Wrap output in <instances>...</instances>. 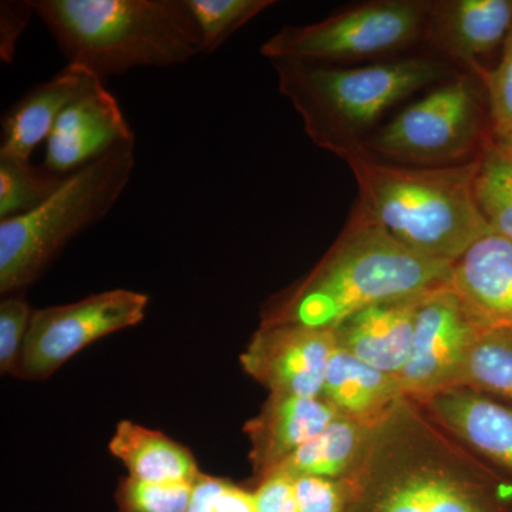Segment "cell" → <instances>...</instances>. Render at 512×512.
Listing matches in <instances>:
<instances>
[{
    "label": "cell",
    "instance_id": "9a60e30c",
    "mask_svg": "<svg viewBox=\"0 0 512 512\" xmlns=\"http://www.w3.org/2000/svg\"><path fill=\"white\" fill-rule=\"evenodd\" d=\"M461 443L512 478V406L467 387L417 400Z\"/></svg>",
    "mask_w": 512,
    "mask_h": 512
},
{
    "label": "cell",
    "instance_id": "4316f807",
    "mask_svg": "<svg viewBox=\"0 0 512 512\" xmlns=\"http://www.w3.org/2000/svg\"><path fill=\"white\" fill-rule=\"evenodd\" d=\"M255 491L228 478L200 473L191 484L187 512H255Z\"/></svg>",
    "mask_w": 512,
    "mask_h": 512
},
{
    "label": "cell",
    "instance_id": "d6a6232c",
    "mask_svg": "<svg viewBox=\"0 0 512 512\" xmlns=\"http://www.w3.org/2000/svg\"><path fill=\"white\" fill-rule=\"evenodd\" d=\"M495 143L512 151V126H493Z\"/></svg>",
    "mask_w": 512,
    "mask_h": 512
},
{
    "label": "cell",
    "instance_id": "f546056e",
    "mask_svg": "<svg viewBox=\"0 0 512 512\" xmlns=\"http://www.w3.org/2000/svg\"><path fill=\"white\" fill-rule=\"evenodd\" d=\"M348 498L346 480L295 477L296 512H346Z\"/></svg>",
    "mask_w": 512,
    "mask_h": 512
},
{
    "label": "cell",
    "instance_id": "2e32d148",
    "mask_svg": "<svg viewBox=\"0 0 512 512\" xmlns=\"http://www.w3.org/2000/svg\"><path fill=\"white\" fill-rule=\"evenodd\" d=\"M448 286L485 329H512V242L487 232L451 264Z\"/></svg>",
    "mask_w": 512,
    "mask_h": 512
},
{
    "label": "cell",
    "instance_id": "83f0119b",
    "mask_svg": "<svg viewBox=\"0 0 512 512\" xmlns=\"http://www.w3.org/2000/svg\"><path fill=\"white\" fill-rule=\"evenodd\" d=\"M33 309L23 293H13L0 302V372L15 375L25 346Z\"/></svg>",
    "mask_w": 512,
    "mask_h": 512
},
{
    "label": "cell",
    "instance_id": "277c9868",
    "mask_svg": "<svg viewBox=\"0 0 512 512\" xmlns=\"http://www.w3.org/2000/svg\"><path fill=\"white\" fill-rule=\"evenodd\" d=\"M67 66L104 82L138 69H168L202 55L185 0H30Z\"/></svg>",
    "mask_w": 512,
    "mask_h": 512
},
{
    "label": "cell",
    "instance_id": "52a82bcc",
    "mask_svg": "<svg viewBox=\"0 0 512 512\" xmlns=\"http://www.w3.org/2000/svg\"><path fill=\"white\" fill-rule=\"evenodd\" d=\"M430 9L424 0L360 3L311 25L285 26L261 46V55L330 66L393 55L426 36Z\"/></svg>",
    "mask_w": 512,
    "mask_h": 512
},
{
    "label": "cell",
    "instance_id": "7c38bea8",
    "mask_svg": "<svg viewBox=\"0 0 512 512\" xmlns=\"http://www.w3.org/2000/svg\"><path fill=\"white\" fill-rule=\"evenodd\" d=\"M136 143L114 94L96 80L72 101L46 141L43 165L70 175L94 163L117 147Z\"/></svg>",
    "mask_w": 512,
    "mask_h": 512
},
{
    "label": "cell",
    "instance_id": "44dd1931",
    "mask_svg": "<svg viewBox=\"0 0 512 512\" xmlns=\"http://www.w3.org/2000/svg\"><path fill=\"white\" fill-rule=\"evenodd\" d=\"M373 420L336 417L315 439L303 444L278 470L289 476L348 480L357 466Z\"/></svg>",
    "mask_w": 512,
    "mask_h": 512
},
{
    "label": "cell",
    "instance_id": "d4e9b609",
    "mask_svg": "<svg viewBox=\"0 0 512 512\" xmlns=\"http://www.w3.org/2000/svg\"><path fill=\"white\" fill-rule=\"evenodd\" d=\"M201 36L202 55L217 52L256 16L275 5L272 0H185Z\"/></svg>",
    "mask_w": 512,
    "mask_h": 512
},
{
    "label": "cell",
    "instance_id": "1f68e13d",
    "mask_svg": "<svg viewBox=\"0 0 512 512\" xmlns=\"http://www.w3.org/2000/svg\"><path fill=\"white\" fill-rule=\"evenodd\" d=\"M255 500V512H296L295 478L275 470L256 483Z\"/></svg>",
    "mask_w": 512,
    "mask_h": 512
},
{
    "label": "cell",
    "instance_id": "d6986e66",
    "mask_svg": "<svg viewBox=\"0 0 512 512\" xmlns=\"http://www.w3.org/2000/svg\"><path fill=\"white\" fill-rule=\"evenodd\" d=\"M109 450L127 468L128 476L144 483L192 484L201 473L190 448L134 421L117 424Z\"/></svg>",
    "mask_w": 512,
    "mask_h": 512
},
{
    "label": "cell",
    "instance_id": "8992f818",
    "mask_svg": "<svg viewBox=\"0 0 512 512\" xmlns=\"http://www.w3.org/2000/svg\"><path fill=\"white\" fill-rule=\"evenodd\" d=\"M134 167V144L117 147L67 175L62 187L36 210L0 221V293H22L35 284L74 238L113 210Z\"/></svg>",
    "mask_w": 512,
    "mask_h": 512
},
{
    "label": "cell",
    "instance_id": "4fadbf2b",
    "mask_svg": "<svg viewBox=\"0 0 512 512\" xmlns=\"http://www.w3.org/2000/svg\"><path fill=\"white\" fill-rule=\"evenodd\" d=\"M336 417L339 414L322 397L269 394L258 414L244 426L256 483L278 470Z\"/></svg>",
    "mask_w": 512,
    "mask_h": 512
},
{
    "label": "cell",
    "instance_id": "30bf717a",
    "mask_svg": "<svg viewBox=\"0 0 512 512\" xmlns=\"http://www.w3.org/2000/svg\"><path fill=\"white\" fill-rule=\"evenodd\" d=\"M483 329L448 284L426 293L417 309L409 359L397 376L404 396L423 400L460 386L468 353Z\"/></svg>",
    "mask_w": 512,
    "mask_h": 512
},
{
    "label": "cell",
    "instance_id": "3957f363",
    "mask_svg": "<svg viewBox=\"0 0 512 512\" xmlns=\"http://www.w3.org/2000/svg\"><path fill=\"white\" fill-rule=\"evenodd\" d=\"M349 165L359 204L403 245L453 264L491 231L478 210L474 180L478 157L444 167L383 163L365 147L340 153Z\"/></svg>",
    "mask_w": 512,
    "mask_h": 512
},
{
    "label": "cell",
    "instance_id": "6da1fadb",
    "mask_svg": "<svg viewBox=\"0 0 512 512\" xmlns=\"http://www.w3.org/2000/svg\"><path fill=\"white\" fill-rule=\"evenodd\" d=\"M346 512H512V478L403 396L370 424Z\"/></svg>",
    "mask_w": 512,
    "mask_h": 512
},
{
    "label": "cell",
    "instance_id": "5bb4252c",
    "mask_svg": "<svg viewBox=\"0 0 512 512\" xmlns=\"http://www.w3.org/2000/svg\"><path fill=\"white\" fill-rule=\"evenodd\" d=\"M512 28V0L431 2L426 36L443 55L478 77L481 60L505 42Z\"/></svg>",
    "mask_w": 512,
    "mask_h": 512
},
{
    "label": "cell",
    "instance_id": "8fae6325",
    "mask_svg": "<svg viewBox=\"0 0 512 512\" xmlns=\"http://www.w3.org/2000/svg\"><path fill=\"white\" fill-rule=\"evenodd\" d=\"M335 346L333 329L261 323L239 360L269 394L320 397Z\"/></svg>",
    "mask_w": 512,
    "mask_h": 512
},
{
    "label": "cell",
    "instance_id": "ffe728a7",
    "mask_svg": "<svg viewBox=\"0 0 512 512\" xmlns=\"http://www.w3.org/2000/svg\"><path fill=\"white\" fill-rule=\"evenodd\" d=\"M403 396L399 377L367 365L335 346L320 397L339 416L375 420Z\"/></svg>",
    "mask_w": 512,
    "mask_h": 512
},
{
    "label": "cell",
    "instance_id": "9c48e42d",
    "mask_svg": "<svg viewBox=\"0 0 512 512\" xmlns=\"http://www.w3.org/2000/svg\"><path fill=\"white\" fill-rule=\"evenodd\" d=\"M147 306L146 293L111 289L35 311L13 376L29 382L49 379L87 346L143 322Z\"/></svg>",
    "mask_w": 512,
    "mask_h": 512
},
{
    "label": "cell",
    "instance_id": "603a6c76",
    "mask_svg": "<svg viewBox=\"0 0 512 512\" xmlns=\"http://www.w3.org/2000/svg\"><path fill=\"white\" fill-rule=\"evenodd\" d=\"M478 210L495 234L512 242V151L488 144L478 156L474 180Z\"/></svg>",
    "mask_w": 512,
    "mask_h": 512
},
{
    "label": "cell",
    "instance_id": "ac0fdd59",
    "mask_svg": "<svg viewBox=\"0 0 512 512\" xmlns=\"http://www.w3.org/2000/svg\"><path fill=\"white\" fill-rule=\"evenodd\" d=\"M96 80L83 70L66 66L23 94L3 116L0 156L30 160L36 148L46 144L66 107Z\"/></svg>",
    "mask_w": 512,
    "mask_h": 512
},
{
    "label": "cell",
    "instance_id": "cb8c5ba5",
    "mask_svg": "<svg viewBox=\"0 0 512 512\" xmlns=\"http://www.w3.org/2000/svg\"><path fill=\"white\" fill-rule=\"evenodd\" d=\"M45 165L25 158L0 156V221L29 214L49 200L66 181Z\"/></svg>",
    "mask_w": 512,
    "mask_h": 512
},
{
    "label": "cell",
    "instance_id": "ba28073f",
    "mask_svg": "<svg viewBox=\"0 0 512 512\" xmlns=\"http://www.w3.org/2000/svg\"><path fill=\"white\" fill-rule=\"evenodd\" d=\"M484 136L480 92L468 76L453 77L407 107L363 144L376 157L444 167L467 163ZM473 160V158H471Z\"/></svg>",
    "mask_w": 512,
    "mask_h": 512
},
{
    "label": "cell",
    "instance_id": "e0dca14e",
    "mask_svg": "<svg viewBox=\"0 0 512 512\" xmlns=\"http://www.w3.org/2000/svg\"><path fill=\"white\" fill-rule=\"evenodd\" d=\"M426 293L353 313L333 329L336 348L384 373L399 376L409 359L417 309Z\"/></svg>",
    "mask_w": 512,
    "mask_h": 512
},
{
    "label": "cell",
    "instance_id": "5b68a950",
    "mask_svg": "<svg viewBox=\"0 0 512 512\" xmlns=\"http://www.w3.org/2000/svg\"><path fill=\"white\" fill-rule=\"evenodd\" d=\"M279 92L302 117L313 144L339 156L360 147L380 116L431 84L447 82L454 69L446 60L407 57L357 67L276 60Z\"/></svg>",
    "mask_w": 512,
    "mask_h": 512
},
{
    "label": "cell",
    "instance_id": "7402d4cb",
    "mask_svg": "<svg viewBox=\"0 0 512 512\" xmlns=\"http://www.w3.org/2000/svg\"><path fill=\"white\" fill-rule=\"evenodd\" d=\"M512 406V329H483L468 353L460 386Z\"/></svg>",
    "mask_w": 512,
    "mask_h": 512
},
{
    "label": "cell",
    "instance_id": "484cf974",
    "mask_svg": "<svg viewBox=\"0 0 512 512\" xmlns=\"http://www.w3.org/2000/svg\"><path fill=\"white\" fill-rule=\"evenodd\" d=\"M191 484L144 483L127 476L116 490L119 512H187Z\"/></svg>",
    "mask_w": 512,
    "mask_h": 512
},
{
    "label": "cell",
    "instance_id": "4dcf8cb0",
    "mask_svg": "<svg viewBox=\"0 0 512 512\" xmlns=\"http://www.w3.org/2000/svg\"><path fill=\"white\" fill-rule=\"evenodd\" d=\"M33 15L36 12L30 0H3L0 3V59L3 63L10 64L15 59L20 36L28 28Z\"/></svg>",
    "mask_w": 512,
    "mask_h": 512
},
{
    "label": "cell",
    "instance_id": "f1b7e54d",
    "mask_svg": "<svg viewBox=\"0 0 512 512\" xmlns=\"http://www.w3.org/2000/svg\"><path fill=\"white\" fill-rule=\"evenodd\" d=\"M478 79L487 93L493 126H512V28L500 62L493 69H485Z\"/></svg>",
    "mask_w": 512,
    "mask_h": 512
},
{
    "label": "cell",
    "instance_id": "7a4b0ae2",
    "mask_svg": "<svg viewBox=\"0 0 512 512\" xmlns=\"http://www.w3.org/2000/svg\"><path fill=\"white\" fill-rule=\"evenodd\" d=\"M451 264L413 251L357 202L315 268L262 306L261 323L335 329L353 313L448 284Z\"/></svg>",
    "mask_w": 512,
    "mask_h": 512
}]
</instances>
